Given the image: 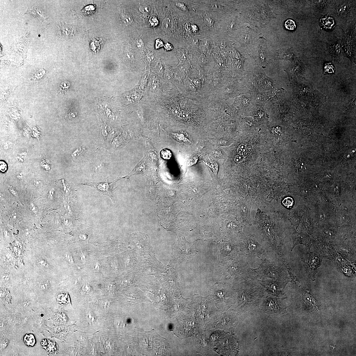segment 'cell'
Instances as JSON below:
<instances>
[{
	"mask_svg": "<svg viewBox=\"0 0 356 356\" xmlns=\"http://www.w3.org/2000/svg\"><path fill=\"white\" fill-rule=\"evenodd\" d=\"M270 258L266 257L262 259V262L256 268L252 269L251 278L257 279L258 277H265L280 281L286 278V275L284 266L279 258Z\"/></svg>",
	"mask_w": 356,
	"mask_h": 356,
	"instance_id": "obj_1",
	"label": "cell"
},
{
	"mask_svg": "<svg viewBox=\"0 0 356 356\" xmlns=\"http://www.w3.org/2000/svg\"><path fill=\"white\" fill-rule=\"evenodd\" d=\"M166 268L155 255L139 257L136 271L143 277H159L165 272Z\"/></svg>",
	"mask_w": 356,
	"mask_h": 356,
	"instance_id": "obj_2",
	"label": "cell"
},
{
	"mask_svg": "<svg viewBox=\"0 0 356 356\" xmlns=\"http://www.w3.org/2000/svg\"><path fill=\"white\" fill-rule=\"evenodd\" d=\"M245 256L248 257L261 258L272 251L268 245L260 241L253 235L246 237L241 248Z\"/></svg>",
	"mask_w": 356,
	"mask_h": 356,
	"instance_id": "obj_3",
	"label": "cell"
},
{
	"mask_svg": "<svg viewBox=\"0 0 356 356\" xmlns=\"http://www.w3.org/2000/svg\"><path fill=\"white\" fill-rule=\"evenodd\" d=\"M131 246L138 257L147 255H155L154 250L150 243L149 236L140 232L131 234Z\"/></svg>",
	"mask_w": 356,
	"mask_h": 356,
	"instance_id": "obj_4",
	"label": "cell"
},
{
	"mask_svg": "<svg viewBox=\"0 0 356 356\" xmlns=\"http://www.w3.org/2000/svg\"><path fill=\"white\" fill-rule=\"evenodd\" d=\"M122 178H118L111 182L108 181L99 182H89L81 183L82 185L87 186L94 188L99 191L101 194L108 196L111 200L114 202L115 199L113 196V192L115 190L113 188V184Z\"/></svg>",
	"mask_w": 356,
	"mask_h": 356,
	"instance_id": "obj_5",
	"label": "cell"
},
{
	"mask_svg": "<svg viewBox=\"0 0 356 356\" xmlns=\"http://www.w3.org/2000/svg\"><path fill=\"white\" fill-rule=\"evenodd\" d=\"M238 86L236 82H233L232 83H227L222 87L216 89L210 93L216 95L221 99L227 100L238 95L239 92Z\"/></svg>",
	"mask_w": 356,
	"mask_h": 356,
	"instance_id": "obj_6",
	"label": "cell"
},
{
	"mask_svg": "<svg viewBox=\"0 0 356 356\" xmlns=\"http://www.w3.org/2000/svg\"><path fill=\"white\" fill-rule=\"evenodd\" d=\"M123 264L128 271H136L139 257L133 250L127 251L122 255Z\"/></svg>",
	"mask_w": 356,
	"mask_h": 356,
	"instance_id": "obj_7",
	"label": "cell"
},
{
	"mask_svg": "<svg viewBox=\"0 0 356 356\" xmlns=\"http://www.w3.org/2000/svg\"><path fill=\"white\" fill-rule=\"evenodd\" d=\"M255 279L266 289L268 293L275 296H279L281 294L283 285L274 279L264 281Z\"/></svg>",
	"mask_w": 356,
	"mask_h": 356,
	"instance_id": "obj_8",
	"label": "cell"
},
{
	"mask_svg": "<svg viewBox=\"0 0 356 356\" xmlns=\"http://www.w3.org/2000/svg\"><path fill=\"white\" fill-rule=\"evenodd\" d=\"M146 158L143 159L128 175L124 177H122V179L129 178L132 176L137 175H145L147 174V166L146 163Z\"/></svg>",
	"mask_w": 356,
	"mask_h": 356,
	"instance_id": "obj_9",
	"label": "cell"
},
{
	"mask_svg": "<svg viewBox=\"0 0 356 356\" xmlns=\"http://www.w3.org/2000/svg\"><path fill=\"white\" fill-rule=\"evenodd\" d=\"M274 57L276 59H286L293 60L294 55L291 48H285L277 50L275 52Z\"/></svg>",
	"mask_w": 356,
	"mask_h": 356,
	"instance_id": "obj_10",
	"label": "cell"
},
{
	"mask_svg": "<svg viewBox=\"0 0 356 356\" xmlns=\"http://www.w3.org/2000/svg\"><path fill=\"white\" fill-rule=\"evenodd\" d=\"M287 71L289 73V74L291 75L302 76L304 74L305 68L302 63L298 61L291 64Z\"/></svg>",
	"mask_w": 356,
	"mask_h": 356,
	"instance_id": "obj_11",
	"label": "cell"
},
{
	"mask_svg": "<svg viewBox=\"0 0 356 356\" xmlns=\"http://www.w3.org/2000/svg\"><path fill=\"white\" fill-rule=\"evenodd\" d=\"M75 29L74 27L69 25L59 24L58 26V33L59 35L65 37H70L74 35Z\"/></svg>",
	"mask_w": 356,
	"mask_h": 356,
	"instance_id": "obj_12",
	"label": "cell"
},
{
	"mask_svg": "<svg viewBox=\"0 0 356 356\" xmlns=\"http://www.w3.org/2000/svg\"><path fill=\"white\" fill-rule=\"evenodd\" d=\"M341 46L338 41L336 40L331 43L329 45V50L333 58L338 59L340 54Z\"/></svg>",
	"mask_w": 356,
	"mask_h": 356,
	"instance_id": "obj_13",
	"label": "cell"
},
{
	"mask_svg": "<svg viewBox=\"0 0 356 356\" xmlns=\"http://www.w3.org/2000/svg\"><path fill=\"white\" fill-rule=\"evenodd\" d=\"M169 134L172 137L179 142H189L188 135L185 132L180 131L178 132H169Z\"/></svg>",
	"mask_w": 356,
	"mask_h": 356,
	"instance_id": "obj_14",
	"label": "cell"
},
{
	"mask_svg": "<svg viewBox=\"0 0 356 356\" xmlns=\"http://www.w3.org/2000/svg\"><path fill=\"white\" fill-rule=\"evenodd\" d=\"M278 301L276 298H270L267 299L266 302V308L269 311L276 312L278 309Z\"/></svg>",
	"mask_w": 356,
	"mask_h": 356,
	"instance_id": "obj_15",
	"label": "cell"
},
{
	"mask_svg": "<svg viewBox=\"0 0 356 356\" xmlns=\"http://www.w3.org/2000/svg\"><path fill=\"white\" fill-rule=\"evenodd\" d=\"M23 338V341L25 345L29 347H35L36 343V339L34 335L32 333H26L24 335Z\"/></svg>",
	"mask_w": 356,
	"mask_h": 356,
	"instance_id": "obj_16",
	"label": "cell"
},
{
	"mask_svg": "<svg viewBox=\"0 0 356 356\" xmlns=\"http://www.w3.org/2000/svg\"><path fill=\"white\" fill-rule=\"evenodd\" d=\"M320 22L321 26L327 29H331L335 24L334 18L327 16L322 17Z\"/></svg>",
	"mask_w": 356,
	"mask_h": 356,
	"instance_id": "obj_17",
	"label": "cell"
},
{
	"mask_svg": "<svg viewBox=\"0 0 356 356\" xmlns=\"http://www.w3.org/2000/svg\"><path fill=\"white\" fill-rule=\"evenodd\" d=\"M259 47V56L262 62L264 61L266 54L268 53V47L264 41L260 42Z\"/></svg>",
	"mask_w": 356,
	"mask_h": 356,
	"instance_id": "obj_18",
	"label": "cell"
},
{
	"mask_svg": "<svg viewBox=\"0 0 356 356\" xmlns=\"http://www.w3.org/2000/svg\"><path fill=\"white\" fill-rule=\"evenodd\" d=\"M335 71V68L332 63H326L324 65L323 75L334 74Z\"/></svg>",
	"mask_w": 356,
	"mask_h": 356,
	"instance_id": "obj_19",
	"label": "cell"
},
{
	"mask_svg": "<svg viewBox=\"0 0 356 356\" xmlns=\"http://www.w3.org/2000/svg\"><path fill=\"white\" fill-rule=\"evenodd\" d=\"M188 78L194 84L197 89L198 92H199L204 85V79L190 78L189 77Z\"/></svg>",
	"mask_w": 356,
	"mask_h": 356,
	"instance_id": "obj_20",
	"label": "cell"
},
{
	"mask_svg": "<svg viewBox=\"0 0 356 356\" xmlns=\"http://www.w3.org/2000/svg\"><path fill=\"white\" fill-rule=\"evenodd\" d=\"M205 164L210 168L212 172L214 175H217L218 171V165L217 163L213 161L204 162Z\"/></svg>",
	"mask_w": 356,
	"mask_h": 356,
	"instance_id": "obj_21",
	"label": "cell"
},
{
	"mask_svg": "<svg viewBox=\"0 0 356 356\" xmlns=\"http://www.w3.org/2000/svg\"><path fill=\"white\" fill-rule=\"evenodd\" d=\"M284 26L289 31H293L296 28L295 22L291 19L287 20L285 22Z\"/></svg>",
	"mask_w": 356,
	"mask_h": 356,
	"instance_id": "obj_22",
	"label": "cell"
},
{
	"mask_svg": "<svg viewBox=\"0 0 356 356\" xmlns=\"http://www.w3.org/2000/svg\"><path fill=\"white\" fill-rule=\"evenodd\" d=\"M160 155L162 158L164 160H169L172 156V152L168 149L162 150L160 152Z\"/></svg>",
	"mask_w": 356,
	"mask_h": 356,
	"instance_id": "obj_23",
	"label": "cell"
},
{
	"mask_svg": "<svg viewBox=\"0 0 356 356\" xmlns=\"http://www.w3.org/2000/svg\"><path fill=\"white\" fill-rule=\"evenodd\" d=\"M282 203L285 207L287 208L291 209L293 206L294 201L293 198L290 197H287L283 200Z\"/></svg>",
	"mask_w": 356,
	"mask_h": 356,
	"instance_id": "obj_24",
	"label": "cell"
},
{
	"mask_svg": "<svg viewBox=\"0 0 356 356\" xmlns=\"http://www.w3.org/2000/svg\"><path fill=\"white\" fill-rule=\"evenodd\" d=\"M122 19L123 23L126 25L131 24L133 21V19L130 16L125 14L122 15Z\"/></svg>",
	"mask_w": 356,
	"mask_h": 356,
	"instance_id": "obj_25",
	"label": "cell"
},
{
	"mask_svg": "<svg viewBox=\"0 0 356 356\" xmlns=\"http://www.w3.org/2000/svg\"><path fill=\"white\" fill-rule=\"evenodd\" d=\"M45 74V71L44 70H39L37 71L35 73L34 75L33 78L39 79L42 78Z\"/></svg>",
	"mask_w": 356,
	"mask_h": 356,
	"instance_id": "obj_26",
	"label": "cell"
},
{
	"mask_svg": "<svg viewBox=\"0 0 356 356\" xmlns=\"http://www.w3.org/2000/svg\"><path fill=\"white\" fill-rule=\"evenodd\" d=\"M204 21L207 26H213L214 24L213 20L209 17H205L204 19Z\"/></svg>",
	"mask_w": 356,
	"mask_h": 356,
	"instance_id": "obj_27",
	"label": "cell"
},
{
	"mask_svg": "<svg viewBox=\"0 0 356 356\" xmlns=\"http://www.w3.org/2000/svg\"><path fill=\"white\" fill-rule=\"evenodd\" d=\"M246 146L244 144L239 145L237 149V152L239 154H241L245 152L246 150Z\"/></svg>",
	"mask_w": 356,
	"mask_h": 356,
	"instance_id": "obj_28",
	"label": "cell"
},
{
	"mask_svg": "<svg viewBox=\"0 0 356 356\" xmlns=\"http://www.w3.org/2000/svg\"><path fill=\"white\" fill-rule=\"evenodd\" d=\"M41 165L43 168L46 170H50V168H51L49 162L48 161L44 160L42 161Z\"/></svg>",
	"mask_w": 356,
	"mask_h": 356,
	"instance_id": "obj_29",
	"label": "cell"
},
{
	"mask_svg": "<svg viewBox=\"0 0 356 356\" xmlns=\"http://www.w3.org/2000/svg\"><path fill=\"white\" fill-rule=\"evenodd\" d=\"M70 86V84L69 82H65L61 83L60 86V90L61 91H64L69 88Z\"/></svg>",
	"mask_w": 356,
	"mask_h": 356,
	"instance_id": "obj_30",
	"label": "cell"
},
{
	"mask_svg": "<svg viewBox=\"0 0 356 356\" xmlns=\"http://www.w3.org/2000/svg\"><path fill=\"white\" fill-rule=\"evenodd\" d=\"M348 9V7H347V5L346 6V5H342L339 8L338 10V12L340 14H344V13H346Z\"/></svg>",
	"mask_w": 356,
	"mask_h": 356,
	"instance_id": "obj_31",
	"label": "cell"
},
{
	"mask_svg": "<svg viewBox=\"0 0 356 356\" xmlns=\"http://www.w3.org/2000/svg\"><path fill=\"white\" fill-rule=\"evenodd\" d=\"M1 166H0V170L2 173H4L7 170V165L3 161H1L0 162Z\"/></svg>",
	"mask_w": 356,
	"mask_h": 356,
	"instance_id": "obj_32",
	"label": "cell"
},
{
	"mask_svg": "<svg viewBox=\"0 0 356 356\" xmlns=\"http://www.w3.org/2000/svg\"><path fill=\"white\" fill-rule=\"evenodd\" d=\"M243 156H241V154H239L235 156L234 160L236 163H240L243 161Z\"/></svg>",
	"mask_w": 356,
	"mask_h": 356,
	"instance_id": "obj_33",
	"label": "cell"
},
{
	"mask_svg": "<svg viewBox=\"0 0 356 356\" xmlns=\"http://www.w3.org/2000/svg\"><path fill=\"white\" fill-rule=\"evenodd\" d=\"M127 58L130 61H132L134 59L135 56L134 54L131 52H128L126 54Z\"/></svg>",
	"mask_w": 356,
	"mask_h": 356,
	"instance_id": "obj_34",
	"label": "cell"
},
{
	"mask_svg": "<svg viewBox=\"0 0 356 356\" xmlns=\"http://www.w3.org/2000/svg\"><path fill=\"white\" fill-rule=\"evenodd\" d=\"M137 46L139 49L143 48L144 46V43L142 40L139 39L137 41Z\"/></svg>",
	"mask_w": 356,
	"mask_h": 356,
	"instance_id": "obj_35",
	"label": "cell"
},
{
	"mask_svg": "<svg viewBox=\"0 0 356 356\" xmlns=\"http://www.w3.org/2000/svg\"><path fill=\"white\" fill-rule=\"evenodd\" d=\"M83 291L85 292H89L91 289V287L90 285H84L83 287Z\"/></svg>",
	"mask_w": 356,
	"mask_h": 356,
	"instance_id": "obj_36",
	"label": "cell"
},
{
	"mask_svg": "<svg viewBox=\"0 0 356 356\" xmlns=\"http://www.w3.org/2000/svg\"><path fill=\"white\" fill-rule=\"evenodd\" d=\"M88 319L89 322L92 323L95 320V318L92 314L89 313L88 315Z\"/></svg>",
	"mask_w": 356,
	"mask_h": 356,
	"instance_id": "obj_37",
	"label": "cell"
},
{
	"mask_svg": "<svg viewBox=\"0 0 356 356\" xmlns=\"http://www.w3.org/2000/svg\"><path fill=\"white\" fill-rule=\"evenodd\" d=\"M163 46V43L160 40L158 39L156 41V48L162 47Z\"/></svg>",
	"mask_w": 356,
	"mask_h": 356,
	"instance_id": "obj_38",
	"label": "cell"
},
{
	"mask_svg": "<svg viewBox=\"0 0 356 356\" xmlns=\"http://www.w3.org/2000/svg\"><path fill=\"white\" fill-rule=\"evenodd\" d=\"M140 10L141 12L145 13L148 12L147 8L144 7L143 6H141L140 8Z\"/></svg>",
	"mask_w": 356,
	"mask_h": 356,
	"instance_id": "obj_39",
	"label": "cell"
},
{
	"mask_svg": "<svg viewBox=\"0 0 356 356\" xmlns=\"http://www.w3.org/2000/svg\"><path fill=\"white\" fill-rule=\"evenodd\" d=\"M10 219L12 220L16 219L17 217V216L16 215V214L15 213L10 214Z\"/></svg>",
	"mask_w": 356,
	"mask_h": 356,
	"instance_id": "obj_40",
	"label": "cell"
},
{
	"mask_svg": "<svg viewBox=\"0 0 356 356\" xmlns=\"http://www.w3.org/2000/svg\"><path fill=\"white\" fill-rule=\"evenodd\" d=\"M31 206L32 207H31V209L32 211H33V213H37L38 209L37 207L33 204V206Z\"/></svg>",
	"mask_w": 356,
	"mask_h": 356,
	"instance_id": "obj_41",
	"label": "cell"
},
{
	"mask_svg": "<svg viewBox=\"0 0 356 356\" xmlns=\"http://www.w3.org/2000/svg\"><path fill=\"white\" fill-rule=\"evenodd\" d=\"M10 192L11 193H12L13 195H14V196H18L17 193L16 192V191L14 189H13L12 188H10Z\"/></svg>",
	"mask_w": 356,
	"mask_h": 356,
	"instance_id": "obj_42",
	"label": "cell"
},
{
	"mask_svg": "<svg viewBox=\"0 0 356 356\" xmlns=\"http://www.w3.org/2000/svg\"><path fill=\"white\" fill-rule=\"evenodd\" d=\"M177 6H179V8H181L182 10H185V7H184V6L183 4L177 3Z\"/></svg>",
	"mask_w": 356,
	"mask_h": 356,
	"instance_id": "obj_43",
	"label": "cell"
},
{
	"mask_svg": "<svg viewBox=\"0 0 356 356\" xmlns=\"http://www.w3.org/2000/svg\"><path fill=\"white\" fill-rule=\"evenodd\" d=\"M166 45L167 46H165V48L166 49L168 50H169L172 49V46H171L170 44H166Z\"/></svg>",
	"mask_w": 356,
	"mask_h": 356,
	"instance_id": "obj_44",
	"label": "cell"
},
{
	"mask_svg": "<svg viewBox=\"0 0 356 356\" xmlns=\"http://www.w3.org/2000/svg\"><path fill=\"white\" fill-rule=\"evenodd\" d=\"M168 22H164V23H163V28H164V29H166L167 28H168Z\"/></svg>",
	"mask_w": 356,
	"mask_h": 356,
	"instance_id": "obj_45",
	"label": "cell"
},
{
	"mask_svg": "<svg viewBox=\"0 0 356 356\" xmlns=\"http://www.w3.org/2000/svg\"><path fill=\"white\" fill-rule=\"evenodd\" d=\"M192 27V29L193 30V31H194L195 32V31H197L198 30L197 27V26H195V25H193Z\"/></svg>",
	"mask_w": 356,
	"mask_h": 356,
	"instance_id": "obj_46",
	"label": "cell"
}]
</instances>
